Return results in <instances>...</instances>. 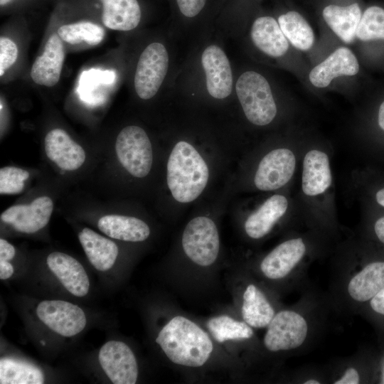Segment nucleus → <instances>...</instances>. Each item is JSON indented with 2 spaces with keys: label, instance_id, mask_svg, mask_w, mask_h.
Wrapping results in <instances>:
<instances>
[{
  "label": "nucleus",
  "instance_id": "1",
  "mask_svg": "<svg viewBox=\"0 0 384 384\" xmlns=\"http://www.w3.org/2000/svg\"><path fill=\"white\" fill-rule=\"evenodd\" d=\"M209 169L199 151L190 142H177L166 165V183L174 199L188 203L197 199L206 187Z\"/></svg>",
  "mask_w": 384,
  "mask_h": 384
},
{
  "label": "nucleus",
  "instance_id": "2",
  "mask_svg": "<svg viewBox=\"0 0 384 384\" xmlns=\"http://www.w3.org/2000/svg\"><path fill=\"white\" fill-rule=\"evenodd\" d=\"M156 342L171 361L193 368L203 366L213 348L208 334L181 316L174 317L163 327Z\"/></svg>",
  "mask_w": 384,
  "mask_h": 384
},
{
  "label": "nucleus",
  "instance_id": "3",
  "mask_svg": "<svg viewBox=\"0 0 384 384\" xmlns=\"http://www.w3.org/2000/svg\"><path fill=\"white\" fill-rule=\"evenodd\" d=\"M235 90L246 119L257 127L271 124L277 114V106L271 86L264 75L255 70L243 72Z\"/></svg>",
  "mask_w": 384,
  "mask_h": 384
},
{
  "label": "nucleus",
  "instance_id": "4",
  "mask_svg": "<svg viewBox=\"0 0 384 384\" xmlns=\"http://www.w3.org/2000/svg\"><path fill=\"white\" fill-rule=\"evenodd\" d=\"M67 2L80 12L98 16L103 26L114 31L134 30L143 16L139 0H70Z\"/></svg>",
  "mask_w": 384,
  "mask_h": 384
},
{
  "label": "nucleus",
  "instance_id": "5",
  "mask_svg": "<svg viewBox=\"0 0 384 384\" xmlns=\"http://www.w3.org/2000/svg\"><path fill=\"white\" fill-rule=\"evenodd\" d=\"M117 159L133 177L146 176L152 166L153 151L146 131L137 125H128L119 132L115 142Z\"/></svg>",
  "mask_w": 384,
  "mask_h": 384
},
{
  "label": "nucleus",
  "instance_id": "6",
  "mask_svg": "<svg viewBox=\"0 0 384 384\" xmlns=\"http://www.w3.org/2000/svg\"><path fill=\"white\" fill-rule=\"evenodd\" d=\"M169 55L164 43L154 41L142 51L134 75V87L144 100L153 98L161 88L168 73Z\"/></svg>",
  "mask_w": 384,
  "mask_h": 384
},
{
  "label": "nucleus",
  "instance_id": "7",
  "mask_svg": "<svg viewBox=\"0 0 384 384\" xmlns=\"http://www.w3.org/2000/svg\"><path fill=\"white\" fill-rule=\"evenodd\" d=\"M181 243L184 253L194 263L203 267L212 265L220 250L215 223L207 216L193 218L183 230Z\"/></svg>",
  "mask_w": 384,
  "mask_h": 384
},
{
  "label": "nucleus",
  "instance_id": "8",
  "mask_svg": "<svg viewBox=\"0 0 384 384\" xmlns=\"http://www.w3.org/2000/svg\"><path fill=\"white\" fill-rule=\"evenodd\" d=\"M296 166L297 157L292 149H273L260 161L254 174V186L260 191H277L292 180Z\"/></svg>",
  "mask_w": 384,
  "mask_h": 384
},
{
  "label": "nucleus",
  "instance_id": "9",
  "mask_svg": "<svg viewBox=\"0 0 384 384\" xmlns=\"http://www.w3.org/2000/svg\"><path fill=\"white\" fill-rule=\"evenodd\" d=\"M307 324L298 313L278 312L268 325L264 344L270 351H287L300 346L307 335Z\"/></svg>",
  "mask_w": 384,
  "mask_h": 384
},
{
  "label": "nucleus",
  "instance_id": "10",
  "mask_svg": "<svg viewBox=\"0 0 384 384\" xmlns=\"http://www.w3.org/2000/svg\"><path fill=\"white\" fill-rule=\"evenodd\" d=\"M201 66L208 95L215 100L228 98L233 89L231 64L223 49L217 44H210L203 50Z\"/></svg>",
  "mask_w": 384,
  "mask_h": 384
},
{
  "label": "nucleus",
  "instance_id": "11",
  "mask_svg": "<svg viewBox=\"0 0 384 384\" xmlns=\"http://www.w3.org/2000/svg\"><path fill=\"white\" fill-rule=\"evenodd\" d=\"M38 319L56 334L71 337L85 327L87 319L83 310L76 304L63 300H44L36 307Z\"/></svg>",
  "mask_w": 384,
  "mask_h": 384
},
{
  "label": "nucleus",
  "instance_id": "12",
  "mask_svg": "<svg viewBox=\"0 0 384 384\" xmlns=\"http://www.w3.org/2000/svg\"><path fill=\"white\" fill-rule=\"evenodd\" d=\"M100 364L114 384H134L138 377V365L132 349L124 342L110 341L100 348Z\"/></svg>",
  "mask_w": 384,
  "mask_h": 384
},
{
  "label": "nucleus",
  "instance_id": "13",
  "mask_svg": "<svg viewBox=\"0 0 384 384\" xmlns=\"http://www.w3.org/2000/svg\"><path fill=\"white\" fill-rule=\"evenodd\" d=\"M53 210V200L43 196L29 204L10 206L1 214L0 219L18 232L30 234L43 229L48 223Z\"/></svg>",
  "mask_w": 384,
  "mask_h": 384
},
{
  "label": "nucleus",
  "instance_id": "14",
  "mask_svg": "<svg viewBox=\"0 0 384 384\" xmlns=\"http://www.w3.org/2000/svg\"><path fill=\"white\" fill-rule=\"evenodd\" d=\"M332 183L330 159L327 153L319 149L307 151L302 161V193L309 198L321 197L328 192Z\"/></svg>",
  "mask_w": 384,
  "mask_h": 384
},
{
  "label": "nucleus",
  "instance_id": "15",
  "mask_svg": "<svg viewBox=\"0 0 384 384\" xmlns=\"http://www.w3.org/2000/svg\"><path fill=\"white\" fill-rule=\"evenodd\" d=\"M44 149L48 159L63 171H76L86 160L84 149L62 129H53L46 134Z\"/></svg>",
  "mask_w": 384,
  "mask_h": 384
},
{
  "label": "nucleus",
  "instance_id": "16",
  "mask_svg": "<svg viewBox=\"0 0 384 384\" xmlns=\"http://www.w3.org/2000/svg\"><path fill=\"white\" fill-rule=\"evenodd\" d=\"M65 58L64 42L58 33H53L47 40L43 53L35 59L31 78L38 85L53 87L60 78Z\"/></svg>",
  "mask_w": 384,
  "mask_h": 384
},
{
  "label": "nucleus",
  "instance_id": "17",
  "mask_svg": "<svg viewBox=\"0 0 384 384\" xmlns=\"http://www.w3.org/2000/svg\"><path fill=\"white\" fill-rule=\"evenodd\" d=\"M359 69V63L353 52L347 47H340L311 69L309 80L314 87L324 88L335 78L356 75Z\"/></svg>",
  "mask_w": 384,
  "mask_h": 384
},
{
  "label": "nucleus",
  "instance_id": "18",
  "mask_svg": "<svg viewBox=\"0 0 384 384\" xmlns=\"http://www.w3.org/2000/svg\"><path fill=\"white\" fill-rule=\"evenodd\" d=\"M306 250L300 238L287 240L274 247L262 260L260 270L269 279L286 277L301 261Z\"/></svg>",
  "mask_w": 384,
  "mask_h": 384
},
{
  "label": "nucleus",
  "instance_id": "19",
  "mask_svg": "<svg viewBox=\"0 0 384 384\" xmlns=\"http://www.w3.org/2000/svg\"><path fill=\"white\" fill-rule=\"evenodd\" d=\"M250 36L255 47L270 58L282 57L289 48V43L277 19L272 16L262 15L255 18L250 27Z\"/></svg>",
  "mask_w": 384,
  "mask_h": 384
},
{
  "label": "nucleus",
  "instance_id": "20",
  "mask_svg": "<svg viewBox=\"0 0 384 384\" xmlns=\"http://www.w3.org/2000/svg\"><path fill=\"white\" fill-rule=\"evenodd\" d=\"M46 263L49 270L70 293L79 297L88 293V276L76 259L63 252H53L48 255Z\"/></svg>",
  "mask_w": 384,
  "mask_h": 384
},
{
  "label": "nucleus",
  "instance_id": "21",
  "mask_svg": "<svg viewBox=\"0 0 384 384\" xmlns=\"http://www.w3.org/2000/svg\"><path fill=\"white\" fill-rule=\"evenodd\" d=\"M289 206V201L284 195L270 196L247 218L244 225L246 234L252 239L263 238L286 214Z\"/></svg>",
  "mask_w": 384,
  "mask_h": 384
},
{
  "label": "nucleus",
  "instance_id": "22",
  "mask_svg": "<svg viewBox=\"0 0 384 384\" xmlns=\"http://www.w3.org/2000/svg\"><path fill=\"white\" fill-rule=\"evenodd\" d=\"M363 10L358 2L348 5L331 4L324 7L322 17L331 30L345 43H352Z\"/></svg>",
  "mask_w": 384,
  "mask_h": 384
},
{
  "label": "nucleus",
  "instance_id": "23",
  "mask_svg": "<svg viewBox=\"0 0 384 384\" xmlns=\"http://www.w3.org/2000/svg\"><path fill=\"white\" fill-rule=\"evenodd\" d=\"M78 239L91 263L97 270L105 272L112 267L118 256L114 242L88 228L78 233Z\"/></svg>",
  "mask_w": 384,
  "mask_h": 384
},
{
  "label": "nucleus",
  "instance_id": "24",
  "mask_svg": "<svg viewBox=\"0 0 384 384\" xmlns=\"http://www.w3.org/2000/svg\"><path fill=\"white\" fill-rule=\"evenodd\" d=\"M356 38L373 48L371 57L375 60L384 59V7L371 5L363 11Z\"/></svg>",
  "mask_w": 384,
  "mask_h": 384
},
{
  "label": "nucleus",
  "instance_id": "25",
  "mask_svg": "<svg viewBox=\"0 0 384 384\" xmlns=\"http://www.w3.org/2000/svg\"><path fill=\"white\" fill-rule=\"evenodd\" d=\"M97 227L108 237L127 242H142L150 235L149 225L133 216L106 215L98 220Z\"/></svg>",
  "mask_w": 384,
  "mask_h": 384
},
{
  "label": "nucleus",
  "instance_id": "26",
  "mask_svg": "<svg viewBox=\"0 0 384 384\" xmlns=\"http://www.w3.org/2000/svg\"><path fill=\"white\" fill-rule=\"evenodd\" d=\"M383 288L384 262H374L366 265L351 278L348 285V292L354 300L366 302Z\"/></svg>",
  "mask_w": 384,
  "mask_h": 384
},
{
  "label": "nucleus",
  "instance_id": "27",
  "mask_svg": "<svg viewBox=\"0 0 384 384\" xmlns=\"http://www.w3.org/2000/svg\"><path fill=\"white\" fill-rule=\"evenodd\" d=\"M279 25L289 43L297 50H310L315 41L314 31L306 19L298 11L291 10L280 14Z\"/></svg>",
  "mask_w": 384,
  "mask_h": 384
},
{
  "label": "nucleus",
  "instance_id": "28",
  "mask_svg": "<svg viewBox=\"0 0 384 384\" xmlns=\"http://www.w3.org/2000/svg\"><path fill=\"white\" fill-rule=\"evenodd\" d=\"M242 316L244 321L254 328L268 326L274 316L273 307L254 284L248 285L243 294Z\"/></svg>",
  "mask_w": 384,
  "mask_h": 384
},
{
  "label": "nucleus",
  "instance_id": "29",
  "mask_svg": "<svg viewBox=\"0 0 384 384\" xmlns=\"http://www.w3.org/2000/svg\"><path fill=\"white\" fill-rule=\"evenodd\" d=\"M56 33L64 43L71 45L85 43L90 46H96L100 44L105 36L103 26L88 19L63 23L58 27Z\"/></svg>",
  "mask_w": 384,
  "mask_h": 384
},
{
  "label": "nucleus",
  "instance_id": "30",
  "mask_svg": "<svg viewBox=\"0 0 384 384\" xmlns=\"http://www.w3.org/2000/svg\"><path fill=\"white\" fill-rule=\"evenodd\" d=\"M44 375L37 366L10 358L0 360L1 384H42Z\"/></svg>",
  "mask_w": 384,
  "mask_h": 384
},
{
  "label": "nucleus",
  "instance_id": "31",
  "mask_svg": "<svg viewBox=\"0 0 384 384\" xmlns=\"http://www.w3.org/2000/svg\"><path fill=\"white\" fill-rule=\"evenodd\" d=\"M207 326L214 338L220 343L228 340L247 339L253 335L252 328L246 322L235 320L227 315L210 319Z\"/></svg>",
  "mask_w": 384,
  "mask_h": 384
},
{
  "label": "nucleus",
  "instance_id": "32",
  "mask_svg": "<svg viewBox=\"0 0 384 384\" xmlns=\"http://www.w3.org/2000/svg\"><path fill=\"white\" fill-rule=\"evenodd\" d=\"M29 172L16 166H4L0 169V193L18 194L25 186Z\"/></svg>",
  "mask_w": 384,
  "mask_h": 384
},
{
  "label": "nucleus",
  "instance_id": "33",
  "mask_svg": "<svg viewBox=\"0 0 384 384\" xmlns=\"http://www.w3.org/2000/svg\"><path fill=\"white\" fill-rule=\"evenodd\" d=\"M18 49L10 38H0V76L2 77L16 61Z\"/></svg>",
  "mask_w": 384,
  "mask_h": 384
},
{
  "label": "nucleus",
  "instance_id": "34",
  "mask_svg": "<svg viewBox=\"0 0 384 384\" xmlns=\"http://www.w3.org/2000/svg\"><path fill=\"white\" fill-rule=\"evenodd\" d=\"M180 14L186 19H194L205 9L208 0H174Z\"/></svg>",
  "mask_w": 384,
  "mask_h": 384
},
{
  "label": "nucleus",
  "instance_id": "35",
  "mask_svg": "<svg viewBox=\"0 0 384 384\" xmlns=\"http://www.w3.org/2000/svg\"><path fill=\"white\" fill-rule=\"evenodd\" d=\"M16 254V250L13 245L5 239H0V260L9 261Z\"/></svg>",
  "mask_w": 384,
  "mask_h": 384
},
{
  "label": "nucleus",
  "instance_id": "36",
  "mask_svg": "<svg viewBox=\"0 0 384 384\" xmlns=\"http://www.w3.org/2000/svg\"><path fill=\"white\" fill-rule=\"evenodd\" d=\"M359 383L358 373L355 368H348L342 378L335 382V384H358Z\"/></svg>",
  "mask_w": 384,
  "mask_h": 384
},
{
  "label": "nucleus",
  "instance_id": "37",
  "mask_svg": "<svg viewBox=\"0 0 384 384\" xmlns=\"http://www.w3.org/2000/svg\"><path fill=\"white\" fill-rule=\"evenodd\" d=\"M35 0H0L1 11H9L17 9L26 6Z\"/></svg>",
  "mask_w": 384,
  "mask_h": 384
},
{
  "label": "nucleus",
  "instance_id": "38",
  "mask_svg": "<svg viewBox=\"0 0 384 384\" xmlns=\"http://www.w3.org/2000/svg\"><path fill=\"white\" fill-rule=\"evenodd\" d=\"M370 304L375 312L384 315V288L371 299Z\"/></svg>",
  "mask_w": 384,
  "mask_h": 384
},
{
  "label": "nucleus",
  "instance_id": "39",
  "mask_svg": "<svg viewBox=\"0 0 384 384\" xmlns=\"http://www.w3.org/2000/svg\"><path fill=\"white\" fill-rule=\"evenodd\" d=\"M14 267L12 265L6 260H0V279H6L12 276Z\"/></svg>",
  "mask_w": 384,
  "mask_h": 384
},
{
  "label": "nucleus",
  "instance_id": "40",
  "mask_svg": "<svg viewBox=\"0 0 384 384\" xmlns=\"http://www.w3.org/2000/svg\"><path fill=\"white\" fill-rule=\"evenodd\" d=\"M375 122L379 130L384 134V100L378 107Z\"/></svg>",
  "mask_w": 384,
  "mask_h": 384
},
{
  "label": "nucleus",
  "instance_id": "41",
  "mask_svg": "<svg viewBox=\"0 0 384 384\" xmlns=\"http://www.w3.org/2000/svg\"><path fill=\"white\" fill-rule=\"evenodd\" d=\"M374 230L377 238L384 244V216L379 218L375 221Z\"/></svg>",
  "mask_w": 384,
  "mask_h": 384
},
{
  "label": "nucleus",
  "instance_id": "42",
  "mask_svg": "<svg viewBox=\"0 0 384 384\" xmlns=\"http://www.w3.org/2000/svg\"><path fill=\"white\" fill-rule=\"evenodd\" d=\"M375 198L377 203L384 208V187L377 191Z\"/></svg>",
  "mask_w": 384,
  "mask_h": 384
},
{
  "label": "nucleus",
  "instance_id": "43",
  "mask_svg": "<svg viewBox=\"0 0 384 384\" xmlns=\"http://www.w3.org/2000/svg\"><path fill=\"white\" fill-rule=\"evenodd\" d=\"M304 383L305 384H319V382L316 380H306Z\"/></svg>",
  "mask_w": 384,
  "mask_h": 384
}]
</instances>
